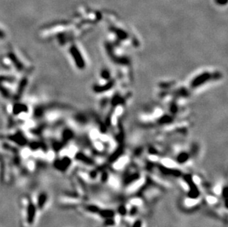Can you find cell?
<instances>
[{
  "label": "cell",
  "mask_w": 228,
  "mask_h": 227,
  "mask_svg": "<svg viewBox=\"0 0 228 227\" xmlns=\"http://www.w3.org/2000/svg\"><path fill=\"white\" fill-rule=\"evenodd\" d=\"M47 200V195L46 193H41L39 196L38 198V207L39 209H41L44 207V204H46Z\"/></svg>",
  "instance_id": "7a4b0ae2"
},
{
  "label": "cell",
  "mask_w": 228,
  "mask_h": 227,
  "mask_svg": "<svg viewBox=\"0 0 228 227\" xmlns=\"http://www.w3.org/2000/svg\"><path fill=\"white\" fill-rule=\"evenodd\" d=\"M119 212H120V214L122 215H126V207H123V206H122V207H120Z\"/></svg>",
  "instance_id": "3957f363"
},
{
  "label": "cell",
  "mask_w": 228,
  "mask_h": 227,
  "mask_svg": "<svg viewBox=\"0 0 228 227\" xmlns=\"http://www.w3.org/2000/svg\"><path fill=\"white\" fill-rule=\"evenodd\" d=\"M133 227H142V222L140 221H136L135 224H133Z\"/></svg>",
  "instance_id": "277c9868"
},
{
  "label": "cell",
  "mask_w": 228,
  "mask_h": 227,
  "mask_svg": "<svg viewBox=\"0 0 228 227\" xmlns=\"http://www.w3.org/2000/svg\"><path fill=\"white\" fill-rule=\"evenodd\" d=\"M36 209L33 204L30 203L27 207V221L30 224H32L34 222L35 216H36Z\"/></svg>",
  "instance_id": "6da1fadb"
}]
</instances>
